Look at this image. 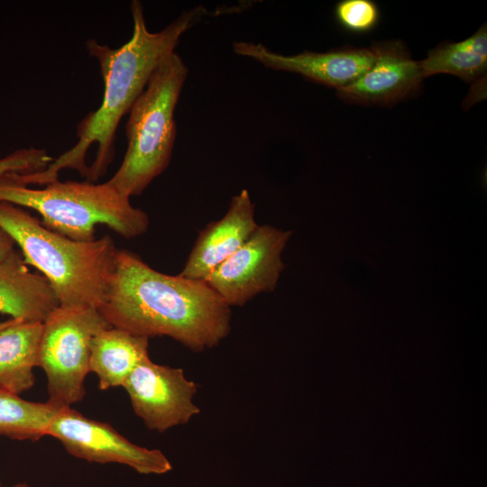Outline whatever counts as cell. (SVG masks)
<instances>
[{"label": "cell", "mask_w": 487, "mask_h": 487, "mask_svg": "<svg viewBox=\"0 0 487 487\" xmlns=\"http://www.w3.org/2000/svg\"><path fill=\"white\" fill-rule=\"evenodd\" d=\"M131 13L133 30L126 43L117 49L94 39L86 43L89 55L98 61L104 96L100 106L78 123V142L44 170L16 175V183L47 185L67 168L78 170L90 182L105 175L115 157V133L122 117L129 113L156 68L175 52L180 37L206 14V9L198 5L184 11L158 32L148 30L140 1L132 2Z\"/></svg>", "instance_id": "6da1fadb"}, {"label": "cell", "mask_w": 487, "mask_h": 487, "mask_svg": "<svg viewBox=\"0 0 487 487\" xmlns=\"http://www.w3.org/2000/svg\"><path fill=\"white\" fill-rule=\"evenodd\" d=\"M98 311L111 326L170 336L195 352L218 345L231 331V307L206 280L164 274L126 250L118 251Z\"/></svg>", "instance_id": "7a4b0ae2"}, {"label": "cell", "mask_w": 487, "mask_h": 487, "mask_svg": "<svg viewBox=\"0 0 487 487\" xmlns=\"http://www.w3.org/2000/svg\"><path fill=\"white\" fill-rule=\"evenodd\" d=\"M0 228L19 246L23 262L49 280L60 305L98 309L104 304L119 251L111 237L70 239L5 201H0Z\"/></svg>", "instance_id": "3957f363"}, {"label": "cell", "mask_w": 487, "mask_h": 487, "mask_svg": "<svg viewBox=\"0 0 487 487\" xmlns=\"http://www.w3.org/2000/svg\"><path fill=\"white\" fill-rule=\"evenodd\" d=\"M0 201L35 210L44 226L76 241L95 240L99 224L128 239L143 234L150 225L147 213L134 207L130 198L108 181L57 179L32 188L0 177Z\"/></svg>", "instance_id": "277c9868"}, {"label": "cell", "mask_w": 487, "mask_h": 487, "mask_svg": "<svg viewBox=\"0 0 487 487\" xmlns=\"http://www.w3.org/2000/svg\"><path fill=\"white\" fill-rule=\"evenodd\" d=\"M188 72L173 52L156 68L133 104L125 125L127 149L107 180L122 194H142L169 166L176 137L174 111Z\"/></svg>", "instance_id": "5b68a950"}, {"label": "cell", "mask_w": 487, "mask_h": 487, "mask_svg": "<svg viewBox=\"0 0 487 487\" xmlns=\"http://www.w3.org/2000/svg\"><path fill=\"white\" fill-rule=\"evenodd\" d=\"M109 326L90 306L60 305L50 313L42 322L38 356V367L47 377L48 401L67 407L83 399L91 339Z\"/></svg>", "instance_id": "8992f818"}, {"label": "cell", "mask_w": 487, "mask_h": 487, "mask_svg": "<svg viewBox=\"0 0 487 487\" xmlns=\"http://www.w3.org/2000/svg\"><path fill=\"white\" fill-rule=\"evenodd\" d=\"M292 231L259 225L251 238L206 279L229 307H241L275 289L285 269L282 252Z\"/></svg>", "instance_id": "52a82bcc"}, {"label": "cell", "mask_w": 487, "mask_h": 487, "mask_svg": "<svg viewBox=\"0 0 487 487\" xmlns=\"http://www.w3.org/2000/svg\"><path fill=\"white\" fill-rule=\"evenodd\" d=\"M47 436L57 438L72 455L94 463H117L142 474H162L172 469L165 455L133 444L110 425L89 419L70 406L59 409Z\"/></svg>", "instance_id": "ba28073f"}, {"label": "cell", "mask_w": 487, "mask_h": 487, "mask_svg": "<svg viewBox=\"0 0 487 487\" xmlns=\"http://www.w3.org/2000/svg\"><path fill=\"white\" fill-rule=\"evenodd\" d=\"M123 387L135 414L151 430L163 433L200 412L193 402L197 384L182 369L154 363L150 357L131 372Z\"/></svg>", "instance_id": "9c48e42d"}, {"label": "cell", "mask_w": 487, "mask_h": 487, "mask_svg": "<svg viewBox=\"0 0 487 487\" xmlns=\"http://www.w3.org/2000/svg\"><path fill=\"white\" fill-rule=\"evenodd\" d=\"M233 50L266 68L297 73L308 80L336 90L358 79L376 59L373 45L369 48L345 47L326 52L304 51L286 56L275 53L261 43L234 41Z\"/></svg>", "instance_id": "30bf717a"}, {"label": "cell", "mask_w": 487, "mask_h": 487, "mask_svg": "<svg viewBox=\"0 0 487 487\" xmlns=\"http://www.w3.org/2000/svg\"><path fill=\"white\" fill-rule=\"evenodd\" d=\"M372 45L376 51L372 66L354 82L337 89L339 98L362 106H390L417 96L424 78L418 61L405 44L391 40Z\"/></svg>", "instance_id": "8fae6325"}, {"label": "cell", "mask_w": 487, "mask_h": 487, "mask_svg": "<svg viewBox=\"0 0 487 487\" xmlns=\"http://www.w3.org/2000/svg\"><path fill=\"white\" fill-rule=\"evenodd\" d=\"M254 213V204L247 189L234 196L225 216L199 232L179 275L206 280L253 234L259 226Z\"/></svg>", "instance_id": "7c38bea8"}, {"label": "cell", "mask_w": 487, "mask_h": 487, "mask_svg": "<svg viewBox=\"0 0 487 487\" xmlns=\"http://www.w3.org/2000/svg\"><path fill=\"white\" fill-rule=\"evenodd\" d=\"M60 306L49 280L32 272L16 252L0 262V313L25 322H43Z\"/></svg>", "instance_id": "4fadbf2b"}, {"label": "cell", "mask_w": 487, "mask_h": 487, "mask_svg": "<svg viewBox=\"0 0 487 487\" xmlns=\"http://www.w3.org/2000/svg\"><path fill=\"white\" fill-rule=\"evenodd\" d=\"M149 338L109 326L90 342L89 372L99 379V389L123 386L131 372L148 354Z\"/></svg>", "instance_id": "5bb4252c"}, {"label": "cell", "mask_w": 487, "mask_h": 487, "mask_svg": "<svg viewBox=\"0 0 487 487\" xmlns=\"http://www.w3.org/2000/svg\"><path fill=\"white\" fill-rule=\"evenodd\" d=\"M41 332L42 322L23 319L0 331V389L19 395L33 386Z\"/></svg>", "instance_id": "9a60e30c"}, {"label": "cell", "mask_w": 487, "mask_h": 487, "mask_svg": "<svg viewBox=\"0 0 487 487\" xmlns=\"http://www.w3.org/2000/svg\"><path fill=\"white\" fill-rule=\"evenodd\" d=\"M418 63L423 78L436 74H450L466 82L481 78L487 70L486 23L464 40L440 43Z\"/></svg>", "instance_id": "2e32d148"}, {"label": "cell", "mask_w": 487, "mask_h": 487, "mask_svg": "<svg viewBox=\"0 0 487 487\" xmlns=\"http://www.w3.org/2000/svg\"><path fill=\"white\" fill-rule=\"evenodd\" d=\"M60 408L50 401H29L0 389V435L17 440H39L47 436Z\"/></svg>", "instance_id": "e0dca14e"}, {"label": "cell", "mask_w": 487, "mask_h": 487, "mask_svg": "<svg viewBox=\"0 0 487 487\" xmlns=\"http://www.w3.org/2000/svg\"><path fill=\"white\" fill-rule=\"evenodd\" d=\"M334 14L344 31L358 35L372 32L381 20L379 5L372 0H341Z\"/></svg>", "instance_id": "ac0fdd59"}, {"label": "cell", "mask_w": 487, "mask_h": 487, "mask_svg": "<svg viewBox=\"0 0 487 487\" xmlns=\"http://www.w3.org/2000/svg\"><path fill=\"white\" fill-rule=\"evenodd\" d=\"M53 159L45 150L21 149L0 159V177L8 174H27L44 170Z\"/></svg>", "instance_id": "d6986e66"}, {"label": "cell", "mask_w": 487, "mask_h": 487, "mask_svg": "<svg viewBox=\"0 0 487 487\" xmlns=\"http://www.w3.org/2000/svg\"><path fill=\"white\" fill-rule=\"evenodd\" d=\"M16 253L13 239L0 228V262L5 261Z\"/></svg>", "instance_id": "ffe728a7"}, {"label": "cell", "mask_w": 487, "mask_h": 487, "mask_svg": "<svg viewBox=\"0 0 487 487\" xmlns=\"http://www.w3.org/2000/svg\"><path fill=\"white\" fill-rule=\"evenodd\" d=\"M18 319H13V318H10L6 321H3V322H0V331L3 330L4 328L11 326L12 324H14V322H16ZM24 321V320H23Z\"/></svg>", "instance_id": "44dd1931"}, {"label": "cell", "mask_w": 487, "mask_h": 487, "mask_svg": "<svg viewBox=\"0 0 487 487\" xmlns=\"http://www.w3.org/2000/svg\"><path fill=\"white\" fill-rule=\"evenodd\" d=\"M12 487H30L27 483L25 482H20V483H16L14 484V486Z\"/></svg>", "instance_id": "7402d4cb"}, {"label": "cell", "mask_w": 487, "mask_h": 487, "mask_svg": "<svg viewBox=\"0 0 487 487\" xmlns=\"http://www.w3.org/2000/svg\"><path fill=\"white\" fill-rule=\"evenodd\" d=\"M0 487H1V485H0Z\"/></svg>", "instance_id": "603a6c76"}]
</instances>
